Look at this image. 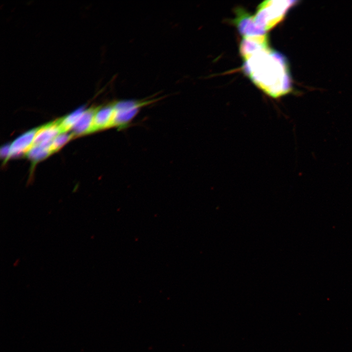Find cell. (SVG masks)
Wrapping results in <instances>:
<instances>
[{
  "instance_id": "cell-1",
  "label": "cell",
  "mask_w": 352,
  "mask_h": 352,
  "mask_svg": "<svg viewBox=\"0 0 352 352\" xmlns=\"http://www.w3.org/2000/svg\"><path fill=\"white\" fill-rule=\"evenodd\" d=\"M241 52L248 76L266 94L277 98L291 90L286 61L282 55L269 49L265 35L245 37Z\"/></svg>"
},
{
  "instance_id": "cell-2",
  "label": "cell",
  "mask_w": 352,
  "mask_h": 352,
  "mask_svg": "<svg viewBox=\"0 0 352 352\" xmlns=\"http://www.w3.org/2000/svg\"><path fill=\"white\" fill-rule=\"evenodd\" d=\"M296 1H266L261 4L255 18L252 20L256 25L267 30L280 22L286 11L294 5Z\"/></svg>"
},
{
  "instance_id": "cell-3",
  "label": "cell",
  "mask_w": 352,
  "mask_h": 352,
  "mask_svg": "<svg viewBox=\"0 0 352 352\" xmlns=\"http://www.w3.org/2000/svg\"><path fill=\"white\" fill-rule=\"evenodd\" d=\"M160 98H153L140 100H124L113 102V127L118 130L127 128L136 116L140 109L152 104Z\"/></svg>"
},
{
  "instance_id": "cell-4",
  "label": "cell",
  "mask_w": 352,
  "mask_h": 352,
  "mask_svg": "<svg viewBox=\"0 0 352 352\" xmlns=\"http://www.w3.org/2000/svg\"><path fill=\"white\" fill-rule=\"evenodd\" d=\"M113 103L96 108L92 132L113 127Z\"/></svg>"
},
{
  "instance_id": "cell-5",
  "label": "cell",
  "mask_w": 352,
  "mask_h": 352,
  "mask_svg": "<svg viewBox=\"0 0 352 352\" xmlns=\"http://www.w3.org/2000/svg\"><path fill=\"white\" fill-rule=\"evenodd\" d=\"M61 133L59 120L43 126L37 129L33 145L50 143Z\"/></svg>"
},
{
  "instance_id": "cell-6",
  "label": "cell",
  "mask_w": 352,
  "mask_h": 352,
  "mask_svg": "<svg viewBox=\"0 0 352 352\" xmlns=\"http://www.w3.org/2000/svg\"><path fill=\"white\" fill-rule=\"evenodd\" d=\"M37 129L30 130L14 140L10 146V157L26 154L33 145Z\"/></svg>"
},
{
  "instance_id": "cell-7",
  "label": "cell",
  "mask_w": 352,
  "mask_h": 352,
  "mask_svg": "<svg viewBox=\"0 0 352 352\" xmlns=\"http://www.w3.org/2000/svg\"><path fill=\"white\" fill-rule=\"evenodd\" d=\"M96 110V108L85 110L71 129V133L74 136L92 132L93 120Z\"/></svg>"
},
{
  "instance_id": "cell-8",
  "label": "cell",
  "mask_w": 352,
  "mask_h": 352,
  "mask_svg": "<svg viewBox=\"0 0 352 352\" xmlns=\"http://www.w3.org/2000/svg\"><path fill=\"white\" fill-rule=\"evenodd\" d=\"M51 143L33 145L26 154L35 162L41 160L51 154L50 150Z\"/></svg>"
},
{
  "instance_id": "cell-9",
  "label": "cell",
  "mask_w": 352,
  "mask_h": 352,
  "mask_svg": "<svg viewBox=\"0 0 352 352\" xmlns=\"http://www.w3.org/2000/svg\"><path fill=\"white\" fill-rule=\"evenodd\" d=\"M85 110L79 109L65 117L59 119L62 133L66 132L71 130L77 122Z\"/></svg>"
},
{
  "instance_id": "cell-10",
  "label": "cell",
  "mask_w": 352,
  "mask_h": 352,
  "mask_svg": "<svg viewBox=\"0 0 352 352\" xmlns=\"http://www.w3.org/2000/svg\"><path fill=\"white\" fill-rule=\"evenodd\" d=\"M74 137L72 133H61L57 135L52 141L50 150L51 153H54L60 149L64 145Z\"/></svg>"
},
{
  "instance_id": "cell-11",
  "label": "cell",
  "mask_w": 352,
  "mask_h": 352,
  "mask_svg": "<svg viewBox=\"0 0 352 352\" xmlns=\"http://www.w3.org/2000/svg\"><path fill=\"white\" fill-rule=\"evenodd\" d=\"M0 154L1 156L4 158L5 160L7 159L10 157V146H4L1 148Z\"/></svg>"
}]
</instances>
